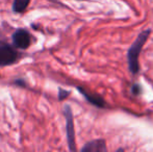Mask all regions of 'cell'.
<instances>
[{"mask_svg": "<svg viewBox=\"0 0 153 152\" xmlns=\"http://www.w3.org/2000/svg\"><path fill=\"white\" fill-rule=\"evenodd\" d=\"M77 90H78V91L82 94L83 97H85V99L90 102V103L94 104V105H96V106H99V108H103V106H104V101H103L102 98L98 97V96L93 95V94L88 93V92L85 91V89H82V87H77Z\"/></svg>", "mask_w": 153, "mask_h": 152, "instance_id": "cell-6", "label": "cell"}, {"mask_svg": "<svg viewBox=\"0 0 153 152\" xmlns=\"http://www.w3.org/2000/svg\"><path fill=\"white\" fill-rule=\"evenodd\" d=\"M106 150V144L103 140H95L89 142L81 149L82 152H105Z\"/></svg>", "mask_w": 153, "mask_h": 152, "instance_id": "cell-5", "label": "cell"}, {"mask_svg": "<svg viewBox=\"0 0 153 152\" xmlns=\"http://www.w3.org/2000/svg\"><path fill=\"white\" fill-rule=\"evenodd\" d=\"M149 35H150V29L141 33L137 36V38L135 39V41L133 42V44L131 45V47L128 50V53H127L128 68L132 74L139 73V70H140L139 56L141 54V51L142 48L144 47V44H145L146 41L149 38Z\"/></svg>", "mask_w": 153, "mask_h": 152, "instance_id": "cell-1", "label": "cell"}, {"mask_svg": "<svg viewBox=\"0 0 153 152\" xmlns=\"http://www.w3.org/2000/svg\"><path fill=\"white\" fill-rule=\"evenodd\" d=\"M29 2H30V0H13V12L18 13V14L24 13L25 10L28 7Z\"/></svg>", "mask_w": 153, "mask_h": 152, "instance_id": "cell-7", "label": "cell"}, {"mask_svg": "<svg viewBox=\"0 0 153 152\" xmlns=\"http://www.w3.org/2000/svg\"><path fill=\"white\" fill-rule=\"evenodd\" d=\"M13 44L18 49H27L32 42L31 35L24 28H19L12 36Z\"/></svg>", "mask_w": 153, "mask_h": 152, "instance_id": "cell-4", "label": "cell"}, {"mask_svg": "<svg viewBox=\"0 0 153 152\" xmlns=\"http://www.w3.org/2000/svg\"><path fill=\"white\" fill-rule=\"evenodd\" d=\"M19 59V53L8 44H0V67L15 64Z\"/></svg>", "mask_w": 153, "mask_h": 152, "instance_id": "cell-3", "label": "cell"}, {"mask_svg": "<svg viewBox=\"0 0 153 152\" xmlns=\"http://www.w3.org/2000/svg\"><path fill=\"white\" fill-rule=\"evenodd\" d=\"M65 119H66V132H67V141L68 146L71 151L76 150V144H75V129H74V120L71 108L69 105L65 106L64 110Z\"/></svg>", "mask_w": 153, "mask_h": 152, "instance_id": "cell-2", "label": "cell"}, {"mask_svg": "<svg viewBox=\"0 0 153 152\" xmlns=\"http://www.w3.org/2000/svg\"><path fill=\"white\" fill-rule=\"evenodd\" d=\"M69 95H70V92H69V91H66V90L62 89V87H59V101L65 100Z\"/></svg>", "mask_w": 153, "mask_h": 152, "instance_id": "cell-8", "label": "cell"}, {"mask_svg": "<svg viewBox=\"0 0 153 152\" xmlns=\"http://www.w3.org/2000/svg\"><path fill=\"white\" fill-rule=\"evenodd\" d=\"M14 85H19V87H26V82L23 79H16L14 81Z\"/></svg>", "mask_w": 153, "mask_h": 152, "instance_id": "cell-9", "label": "cell"}]
</instances>
